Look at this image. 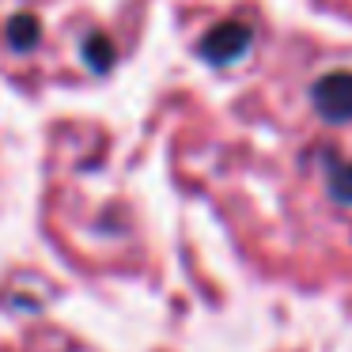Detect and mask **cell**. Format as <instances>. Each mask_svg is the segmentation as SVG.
Wrapping results in <instances>:
<instances>
[{"instance_id": "cell-1", "label": "cell", "mask_w": 352, "mask_h": 352, "mask_svg": "<svg viewBox=\"0 0 352 352\" xmlns=\"http://www.w3.org/2000/svg\"><path fill=\"white\" fill-rule=\"evenodd\" d=\"M292 186L314 223L352 243V72L329 69L303 95Z\"/></svg>"}]
</instances>
